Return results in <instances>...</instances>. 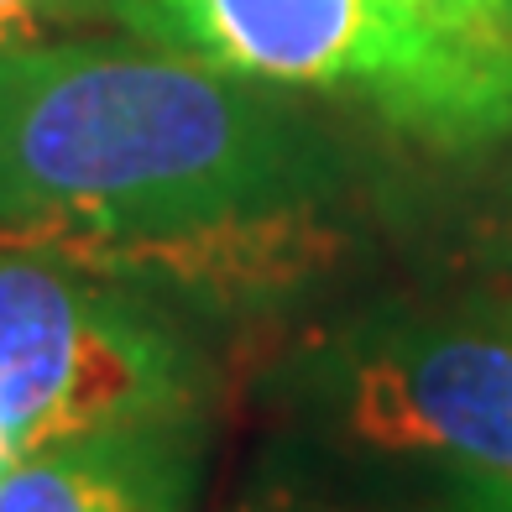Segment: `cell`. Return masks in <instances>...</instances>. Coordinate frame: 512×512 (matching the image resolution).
<instances>
[{
  "label": "cell",
  "instance_id": "5b68a950",
  "mask_svg": "<svg viewBox=\"0 0 512 512\" xmlns=\"http://www.w3.org/2000/svg\"><path fill=\"white\" fill-rule=\"evenodd\" d=\"M199 418L100 429L0 471V512H189Z\"/></svg>",
  "mask_w": 512,
  "mask_h": 512
},
{
  "label": "cell",
  "instance_id": "6da1fadb",
  "mask_svg": "<svg viewBox=\"0 0 512 512\" xmlns=\"http://www.w3.org/2000/svg\"><path fill=\"white\" fill-rule=\"evenodd\" d=\"M324 157L267 84L168 48H0V246H42L189 293L251 298L314 272Z\"/></svg>",
  "mask_w": 512,
  "mask_h": 512
},
{
  "label": "cell",
  "instance_id": "3957f363",
  "mask_svg": "<svg viewBox=\"0 0 512 512\" xmlns=\"http://www.w3.org/2000/svg\"><path fill=\"white\" fill-rule=\"evenodd\" d=\"M199 351L121 277L0 246V434L21 455L100 429L199 418Z\"/></svg>",
  "mask_w": 512,
  "mask_h": 512
},
{
  "label": "cell",
  "instance_id": "7a4b0ae2",
  "mask_svg": "<svg viewBox=\"0 0 512 512\" xmlns=\"http://www.w3.org/2000/svg\"><path fill=\"white\" fill-rule=\"evenodd\" d=\"M168 53L267 89H356L398 131L476 147L512 126V63L382 0H100Z\"/></svg>",
  "mask_w": 512,
  "mask_h": 512
},
{
  "label": "cell",
  "instance_id": "ba28073f",
  "mask_svg": "<svg viewBox=\"0 0 512 512\" xmlns=\"http://www.w3.org/2000/svg\"><path fill=\"white\" fill-rule=\"evenodd\" d=\"M100 0H0V48H21V42H42V32L58 21L95 11Z\"/></svg>",
  "mask_w": 512,
  "mask_h": 512
},
{
  "label": "cell",
  "instance_id": "8992f818",
  "mask_svg": "<svg viewBox=\"0 0 512 512\" xmlns=\"http://www.w3.org/2000/svg\"><path fill=\"white\" fill-rule=\"evenodd\" d=\"M246 512H512V481L465 471L450 460H424V471L408 476L398 492L361 497H309V492H272Z\"/></svg>",
  "mask_w": 512,
  "mask_h": 512
},
{
  "label": "cell",
  "instance_id": "277c9868",
  "mask_svg": "<svg viewBox=\"0 0 512 512\" xmlns=\"http://www.w3.org/2000/svg\"><path fill=\"white\" fill-rule=\"evenodd\" d=\"M324 392L366 450L512 481V309L361 324L335 340Z\"/></svg>",
  "mask_w": 512,
  "mask_h": 512
},
{
  "label": "cell",
  "instance_id": "9c48e42d",
  "mask_svg": "<svg viewBox=\"0 0 512 512\" xmlns=\"http://www.w3.org/2000/svg\"><path fill=\"white\" fill-rule=\"evenodd\" d=\"M382 6H387V11H398V16H418L413 0H382Z\"/></svg>",
  "mask_w": 512,
  "mask_h": 512
},
{
  "label": "cell",
  "instance_id": "52a82bcc",
  "mask_svg": "<svg viewBox=\"0 0 512 512\" xmlns=\"http://www.w3.org/2000/svg\"><path fill=\"white\" fill-rule=\"evenodd\" d=\"M429 32L481 58L512 63V0H413Z\"/></svg>",
  "mask_w": 512,
  "mask_h": 512
},
{
  "label": "cell",
  "instance_id": "30bf717a",
  "mask_svg": "<svg viewBox=\"0 0 512 512\" xmlns=\"http://www.w3.org/2000/svg\"><path fill=\"white\" fill-rule=\"evenodd\" d=\"M6 465H16V450L6 445V434H0V471H6Z\"/></svg>",
  "mask_w": 512,
  "mask_h": 512
}]
</instances>
